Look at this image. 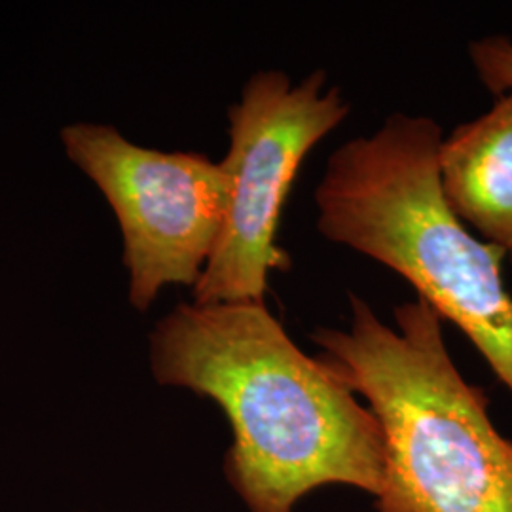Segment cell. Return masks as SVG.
Here are the masks:
<instances>
[{
  "mask_svg": "<svg viewBox=\"0 0 512 512\" xmlns=\"http://www.w3.org/2000/svg\"><path fill=\"white\" fill-rule=\"evenodd\" d=\"M156 382L219 404L234 442L224 473L251 512H293L319 486L385 482L374 412L291 340L264 300L179 304L150 334Z\"/></svg>",
  "mask_w": 512,
  "mask_h": 512,
  "instance_id": "cell-1",
  "label": "cell"
},
{
  "mask_svg": "<svg viewBox=\"0 0 512 512\" xmlns=\"http://www.w3.org/2000/svg\"><path fill=\"white\" fill-rule=\"evenodd\" d=\"M349 308L348 329L311 338L382 427L378 512H512V442L454 365L439 313L416 298L389 327L357 294Z\"/></svg>",
  "mask_w": 512,
  "mask_h": 512,
  "instance_id": "cell-2",
  "label": "cell"
},
{
  "mask_svg": "<svg viewBox=\"0 0 512 512\" xmlns=\"http://www.w3.org/2000/svg\"><path fill=\"white\" fill-rule=\"evenodd\" d=\"M440 145L442 129L431 118L395 112L376 133L336 148L315 190L317 228L403 275L512 393L505 253L475 238L446 202Z\"/></svg>",
  "mask_w": 512,
  "mask_h": 512,
  "instance_id": "cell-3",
  "label": "cell"
},
{
  "mask_svg": "<svg viewBox=\"0 0 512 512\" xmlns=\"http://www.w3.org/2000/svg\"><path fill=\"white\" fill-rule=\"evenodd\" d=\"M315 71L293 84L283 71H258L228 110L230 150L220 162L230 183L219 241L194 287L196 304L264 300L272 272L291 256L277 245L281 209L308 152L348 116L340 88Z\"/></svg>",
  "mask_w": 512,
  "mask_h": 512,
  "instance_id": "cell-4",
  "label": "cell"
},
{
  "mask_svg": "<svg viewBox=\"0 0 512 512\" xmlns=\"http://www.w3.org/2000/svg\"><path fill=\"white\" fill-rule=\"evenodd\" d=\"M61 141L118 219L131 306L147 311L169 285L196 287L228 211L222 164L139 147L110 126L74 124L61 131Z\"/></svg>",
  "mask_w": 512,
  "mask_h": 512,
  "instance_id": "cell-5",
  "label": "cell"
},
{
  "mask_svg": "<svg viewBox=\"0 0 512 512\" xmlns=\"http://www.w3.org/2000/svg\"><path fill=\"white\" fill-rule=\"evenodd\" d=\"M440 184L452 211L512 262V92L439 150Z\"/></svg>",
  "mask_w": 512,
  "mask_h": 512,
  "instance_id": "cell-6",
  "label": "cell"
},
{
  "mask_svg": "<svg viewBox=\"0 0 512 512\" xmlns=\"http://www.w3.org/2000/svg\"><path fill=\"white\" fill-rule=\"evenodd\" d=\"M469 55L482 84L497 97L512 92V40L486 37L471 42Z\"/></svg>",
  "mask_w": 512,
  "mask_h": 512,
  "instance_id": "cell-7",
  "label": "cell"
}]
</instances>
